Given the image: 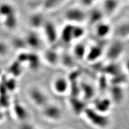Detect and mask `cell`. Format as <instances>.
I'll list each match as a JSON object with an SVG mask.
<instances>
[{
    "instance_id": "6da1fadb",
    "label": "cell",
    "mask_w": 129,
    "mask_h": 129,
    "mask_svg": "<svg viewBox=\"0 0 129 129\" xmlns=\"http://www.w3.org/2000/svg\"><path fill=\"white\" fill-rule=\"evenodd\" d=\"M28 95L30 101L35 106L44 108L48 104V96L41 88L32 87L28 91Z\"/></svg>"
},
{
    "instance_id": "7a4b0ae2",
    "label": "cell",
    "mask_w": 129,
    "mask_h": 129,
    "mask_svg": "<svg viewBox=\"0 0 129 129\" xmlns=\"http://www.w3.org/2000/svg\"><path fill=\"white\" fill-rule=\"evenodd\" d=\"M87 14L78 8H72L68 9L64 13V18L72 25H81L86 20Z\"/></svg>"
},
{
    "instance_id": "3957f363",
    "label": "cell",
    "mask_w": 129,
    "mask_h": 129,
    "mask_svg": "<svg viewBox=\"0 0 129 129\" xmlns=\"http://www.w3.org/2000/svg\"><path fill=\"white\" fill-rule=\"evenodd\" d=\"M87 118L91 123L99 127H105L108 124V119L93 109L86 108L84 111Z\"/></svg>"
},
{
    "instance_id": "277c9868",
    "label": "cell",
    "mask_w": 129,
    "mask_h": 129,
    "mask_svg": "<svg viewBox=\"0 0 129 129\" xmlns=\"http://www.w3.org/2000/svg\"><path fill=\"white\" fill-rule=\"evenodd\" d=\"M43 115L49 120L58 121L62 117V112L60 108L56 105H47L43 108Z\"/></svg>"
},
{
    "instance_id": "5b68a950",
    "label": "cell",
    "mask_w": 129,
    "mask_h": 129,
    "mask_svg": "<svg viewBox=\"0 0 129 129\" xmlns=\"http://www.w3.org/2000/svg\"><path fill=\"white\" fill-rule=\"evenodd\" d=\"M69 80L63 77H58L54 79L52 83V88L56 94L63 95L67 93L69 88Z\"/></svg>"
},
{
    "instance_id": "8992f818",
    "label": "cell",
    "mask_w": 129,
    "mask_h": 129,
    "mask_svg": "<svg viewBox=\"0 0 129 129\" xmlns=\"http://www.w3.org/2000/svg\"><path fill=\"white\" fill-rule=\"evenodd\" d=\"M44 35L48 43L53 44L58 39V33L55 25L50 21H46L44 26Z\"/></svg>"
},
{
    "instance_id": "52a82bcc",
    "label": "cell",
    "mask_w": 129,
    "mask_h": 129,
    "mask_svg": "<svg viewBox=\"0 0 129 129\" xmlns=\"http://www.w3.org/2000/svg\"><path fill=\"white\" fill-rule=\"evenodd\" d=\"M0 20H1L3 26L6 28V29L9 30H13L16 29L19 23L17 13L12 14V15L4 17L2 19H0Z\"/></svg>"
},
{
    "instance_id": "ba28073f",
    "label": "cell",
    "mask_w": 129,
    "mask_h": 129,
    "mask_svg": "<svg viewBox=\"0 0 129 129\" xmlns=\"http://www.w3.org/2000/svg\"><path fill=\"white\" fill-rule=\"evenodd\" d=\"M25 40L26 45L34 49H38L41 46V40L39 35L34 32H29L26 35Z\"/></svg>"
},
{
    "instance_id": "9c48e42d",
    "label": "cell",
    "mask_w": 129,
    "mask_h": 129,
    "mask_svg": "<svg viewBox=\"0 0 129 129\" xmlns=\"http://www.w3.org/2000/svg\"><path fill=\"white\" fill-rule=\"evenodd\" d=\"M16 13V10L13 5L11 3L4 2L0 4V19Z\"/></svg>"
},
{
    "instance_id": "30bf717a",
    "label": "cell",
    "mask_w": 129,
    "mask_h": 129,
    "mask_svg": "<svg viewBox=\"0 0 129 129\" xmlns=\"http://www.w3.org/2000/svg\"><path fill=\"white\" fill-rule=\"evenodd\" d=\"M13 112L16 117L22 121L26 120L29 116V113L26 108L19 103H16L14 105Z\"/></svg>"
},
{
    "instance_id": "8fae6325",
    "label": "cell",
    "mask_w": 129,
    "mask_h": 129,
    "mask_svg": "<svg viewBox=\"0 0 129 129\" xmlns=\"http://www.w3.org/2000/svg\"><path fill=\"white\" fill-rule=\"evenodd\" d=\"M96 25L95 32L96 35H98L101 38H104L105 37L106 38L111 33V28L108 23L101 22V23H98Z\"/></svg>"
},
{
    "instance_id": "7c38bea8",
    "label": "cell",
    "mask_w": 129,
    "mask_h": 129,
    "mask_svg": "<svg viewBox=\"0 0 129 129\" xmlns=\"http://www.w3.org/2000/svg\"><path fill=\"white\" fill-rule=\"evenodd\" d=\"M46 21L44 20L43 15L40 14H35L30 17L29 23L32 28H43Z\"/></svg>"
},
{
    "instance_id": "4fadbf2b",
    "label": "cell",
    "mask_w": 129,
    "mask_h": 129,
    "mask_svg": "<svg viewBox=\"0 0 129 129\" xmlns=\"http://www.w3.org/2000/svg\"><path fill=\"white\" fill-rule=\"evenodd\" d=\"M44 59L51 65H56L60 62V57L58 55L57 53L54 50H47L45 52Z\"/></svg>"
},
{
    "instance_id": "5bb4252c",
    "label": "cell",
    "mask_w": 129,
    "mask_h": 129,
    "mask_svg": "<svg viewBox=\"0 0 129 129\" xmlns=\"http://www.w3.org/2000/svg\"><path fill=\"white\" fill-rule=\"evenodd\" d=\"M73 26L72 24H68V25L64 27L60 34V37L63 41L65 43H69L73 40L72 31H73Z\"/></svg>"
},
{
    "instance_id": "9a60e30c",
    "label": "cell",
    "mask_w": 129,
    "mask_h": 129,
    "mask_svg": "<svg viewBox=\"0 0 129 129\" xmlns=\"http://www.w3.org/2000/svg\"><path fill=\"white\" fill-rule=\"evenodd\" d=\"M110 101L108 99H102L99 101L97 102L95 106H96V111L99 112H106L110 108Z\"/></svg>"
},
{
    "instance_id": "2e32d148",
    "label": "cell",
    "mask_w": 129,
    "mask_h": 129,
    "mask_svg": "<svg viewBox=\"0 0 129 129\" xmlns=\"http://www.w3.org/2000/svg\"><path fill=\"white\" fill-rule=\"evenodd\" d=\"M74 52L76 58L81 59L82 58L86 57L87 51L83 44H77L74 47Z\"/></svg>"
},
{
    "instance_id": "e0dca14e",
    "label": "cell",
    "mask_w": 129,
    "mask_h": 129,
    "mask_svg": "<svg viewBox=\"0 0 129 129\" xmlns=\"http://www.w3.org/2000/svg\"><path fill=\"white\" fill-rule=\"evenodd\" d=\"M85 34V29L80 25H74L72 37L73 40H76L81 38Z\"/></svg>"
},
{
    "instance_id": "ac0fdd59",
    "label": "cell",
    "mask_w": 129,
    "mask_h": 129,
    "mask_svg": "<svg viewBox=\"0 0 129 129\" xmlns=\"http://www.w3.org/2000/svg\"><path fill=\"white\" fill-rule=\"evenodd\" d=\"M118 3L117 0H105L104 2L105 10L110 13L115 12Z\"/></svg>"
},
{
    "instance_id": "d6986e66",
    "label": "cell",
    "mask_w": 129,
    "mask_h": 129,
    "mask_svg": "<svg viewBox=\"0 0 129 129\" xmlns=\"http://www.w3.org/2000/svg\"><path fill=\"white\" fill-rule=\"evenodd\" d=\"M71 105L72 109H73L74 112L77 114H80L82 112H84L85 109H86L83 103L79 101L73 100L72 101H71Z\"/></svg>"
},
{
    "instance_id": "ffe728a7",
    "label": "cell",
    "mask_w": 129,
    "mask_h": 129,
    "mask_svg": "<svg viewBox=\"0 0 129 129\" xmlns=\"http://www.w3.org/2000/svg\"><path fill=\"white\" fill-rule=\"evenodd\" d=\"M101 53L102 50L99 47H93L89 51L87 52L86 57L90 59H91V58H92L93 59H95L99 57L100 55H101Z\"/></svg>"
},
{
    "instance_id": "44dd1931",
    "label": "cell",
    "mask_w": 129,
    "mask_h": 129,
    "mask_svg": "<svg viewBox=\"0 0 129 129\" xmlns=\"http://www.w3.org/2000/svg\"><path fill=\"white\" fill-rule=\"evenodd\" d=\"M9 47L4 42L0 41V57H4L8 54Z\"/></svg>"
},
{
    "instance_id": "7402d4cb",
    "label": "cell",
    "mask_w": 129,
    "mask_h": 129,
    "mask_svg": "<svg viewBox=\"0 0 129 129\" xmlns=\"http://www.w3.org/2000/svg\"><path fill=\"white\" fill-rule=\"evenodd\" d=\"M19 129H35V128L29 124L24 123L20 125Z\"/></svg>"
},
{
    "instance_id": "603a6c76",
    "label": "cell",
    "mask_w": 129,
    "mask_h": 129,
    "mask_svg": "<svg viewBox=\"0 0 129 129\" xmlns=\"http://www.w3.org/2000/svg\"><path fill=\"white\" fill-rule=\"evenodd\" d=\"M3 119H4V114L1 112H0V121L1 120H3Z\"/></svg>"
},
{
    "instance_id": "cb8c5ba5",
    "label": "cell",
    "mask_w": 129,
    "mask_h": 129,
    "mask_svg": "<svg viewBox=\"0 0 129 129\" xmlns=\"http://www.w3.org/2000/svg\"><path fill=\"white\" fill-rule=\"evenodd\" d=\"M29 1H40V0H29Z\"/></svg>"
},
{
    "instance_id": "d4e9b609",
    "label": "cell",
    "mask_w": 129,
    "mask_h": 129,
    "mask_svg": "<svg viewBox=\"0 0 129 129\" xmlns=\"http://www.w3.org/2000/svg\"></svg>"
}]
</instances>
